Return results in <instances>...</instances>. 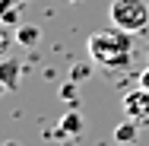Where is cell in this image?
Instances as JSON below:
<instances>
[{"label": "cell", "mask_w": 149, "mask_h": 146, "mask_svg": "<svg viewBox=\"0 0 149 146\" xmlns=\"http://www.w3.org/2000/svg\"><path fill=\"white\" fill-rule=\"evenodd\" d=\"M19 76H22V64L16 57H0V86L6 92L19 89Z\"/></svg>", "instance_id": "cell-4"}, {"label": "cell", "mask_w": 149, "mask_h": 146, "mask_svg": "<svg viewBox=\"0 0 149 146\" xmlns=\"http://www.w3.org/2000/svg\"><path fill=\"white\" fill-rule=\"evenodd\" d=\"M136 140H140V124L133 117H124L118 127H114V143L130 146V143H136Z\"/></svg>", "instance_id": "cell-6"}, {"label": "cell", "mask_w": 149, "mask_h": 146, "mask_svg": "<svg viewBox=\"0 0 149 146\" xmlns=\"http://www.w3.org/2000/svg\"><path fill=\"white\" fill-rule=\"evenodd\" d=\"M124 115L133 117L140 127H146V124H149V92L143 86L124 95Z\"/></svg>", "instance_id": "cell-3"}, {"label": "cell", "mask_w": 149, "mask_h": 146, "mask_svg": "<svg viewBox=\"0 0 149 146\" xmlns=\"http://www.w3.org/2000/svg\"><path fill=\"white\" fill-rule=\"evenodd\" d=\"M16 45H22V48H32V45H38V38H41V29L38 26H16Z\"/></svg>", "instance_id": "cell-7"}, {"label": "cell", "mask_w": 149, "mask_h": 146, "mask_svg": "<svg viewBox=\"0 0 149 146\" xmlns=\"http://www.w3.org/2000/svg\"><path fill=\"white\" fill-rule=\"evenodd\" d=\"M0 22H6V26H19V10L10 6V3H0Z\"/></svg>", "instance_id": "cell-8"}, {"label": "cell", "mask_w": 149, "mask_h": 146, "mask_svg": "<svg viewBox=\"0 0 149 146\" xmlns=\"http://www.w3.org/2000/svg\"><path fill=\"white\" fill-rule=\"evenodd\" d=\"M86 51H89L92 64H98L105 70H124L133 60V32H124L111 22L108 29H98L89 35Z\"/></svg>", "instance_id": "cell-1"}, {"label": "cell", "mask_w": 149, "mask_h": 146, "mask_svg": "<svg viewBox=\"0 0 149 146\" xmlns=\"http://www.w3.org/2000/svg\"><path fill=\"white\" fill-rule=\"evenodd\" d=\"M108 19L124 32H140L149 26V0H111L108 6Z\"/></svg>", "instance_id": "cell-2"}, {"label": "cell", "mask_w": 149, "mask_h": 146, "mask_svg": "<svg viewBox=\"0 0 149 146\" xmlns=\"http://www.w3.org/2000/svg\"><path fill=\"white\" fill-rule=\"evenodd\" d=\"M73 3H76V0H73Z\"/></svg>", "instance_id": "cell-14"}, {"label": "cell", "mask_w": 149, "mask_h": 146, "mask_svg": "<svg viewBox=\"0 0 149 146\" xmlns=\"http://www.w3.org/2000/svg\"><path fill=\"white\" fill-rule=\"evenodd\" d=\"M86 76H89V67H83V64H73V67H70V80H73V83H83Z\"/></svg>", "instance_id": "cell-10"}, {"label": "cell", "mask_w": 149, "mask_h": 146, "mask_svg": "<svg viewBox=\"0 0 149 146\" xmlns=\"http://www.w3.org/2000/svg\"><path fill=\"white\" fill-rule=\"evenodd\" d=\"M3 146H19V143H16V140H10V143H3Z\"/></svg>", "instance_id": "cell-13"}, {"label": "cell", "mask_w": 149, "mask_h": 146, "mask_svg": "<svg viewBox=\"0 0 149 146\" xmlns=\"http://www.w3.org/2000/svg\"><path fill=\"white\" fill-rule=\"evenodd\" d=\"M60 95H63L70 105H76V83H73V80H70V83H63V86H60Z\"/></svg>", "instance_id": "cell-11"}, {"label": "cell", "mask_w": 149, "mask_h": 146, "mask_svg": "<svg viewBox=\"0 0 149 146\" xmlns=\"http://www.w3.org/2000/svg\"><path fill=\"white\" fill-rule=\"evenodd\" d=\"M57 127H60V133H67V137H79V133L86 130V117L79 115L76 108H70V111L57 121Z\"/></svg>", "instance_id": "cell-5"}, {"label": "cell", "mask_w": 149, "mask_h": 146, "mask_svg": "<svg viewBox=\"0 0 149 146\" xmlns=\"http://www.w3.org/2000/svg\"><path fill=\"white\" fill-rule=\"evenodd\" d=\"M140 86H143V89H146V92H149V67H146V70H143V73H140Z\"/></svg>", "instance_id": "cell-12"}, {"label": "cell", "mask_w": 149, "mask_h": 146, "mask_svg": "<svg viewBox=\"0 0 149 146\" xmlns=\"http://www.w3.org/2000/svg\"><path fill=\"white\" fill-rule=\"evenodd\" d=\"M13 41H16V35H10V32H6V26L0 22V57H6V51L13 48Z\"/></svg>", "instance_id": "cell-9"}]
</instances>
